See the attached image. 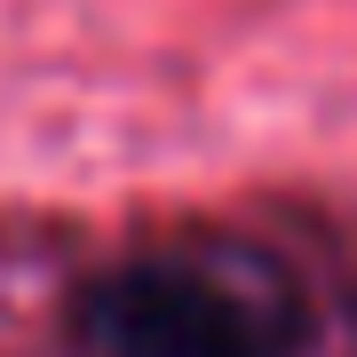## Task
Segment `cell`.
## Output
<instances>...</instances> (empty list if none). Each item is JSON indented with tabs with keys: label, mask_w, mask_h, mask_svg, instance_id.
<instances>
[{
	"label": "cell",
	"mask_w": 357,
	"mask_h": 357,
	"mask_svg": "<svg viewBox=\"0 0 357 357\" xmlns=\"http://www.w3.org/2000/svg\"><path fill=\"white\" fill-rule=\"evenodd\" d=\"M79 333L103 357H286L302 342L286 286L230 262L143 255L79 294Z\"/></svg>",
	"instance_id": "1"
}]
</instances>
